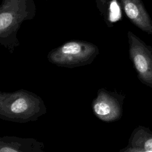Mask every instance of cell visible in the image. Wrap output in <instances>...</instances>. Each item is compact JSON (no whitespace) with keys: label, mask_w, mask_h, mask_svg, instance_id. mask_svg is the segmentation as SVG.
Returning a JSON list of instances; mask_svg holds the SVG:
<instances>
[{"label":"cell","mask_w":152,"mask_h":152,"mask_svg":"<svg viewBox=\"0 0 152 152\" xmlns=\"http://www.w3.org/2000/svg\"><path fill=\"white\" fill-rule=\"evenodd\" d=\"M125 96L116 92L99 90L92 103L94 115L100 120L110 122L119 119L122 115V104Z\"/></svg>","instance_id":"cell-5"},{"label":"cell","mask_w":152,"mask_h":152,"mask_svg":"<svg viewBox=\"0 0 152 152\" xmlns=\"http://www.w3.org/2000/svg\"><path fill=\"white\" fill-rule=\"evenodd\" d=\"M99 54L94 44L83 40H74L65 42L51 50L48 61L57 66L73 68L90 64Z\"/></svg>","instance_id":"cell-3"},{"label":"cell","mask_w":152,"mask_h":152,"mask_svg":"<svg viewBox=\"0 0 152 152\" xmlns=\"http://www.w3.org/2000/svg\"><path fill=\"white\" fill-rule=\"evenodd\" d=\"M128 145L145 151H152V131L143 126H138L132 132Z\"/></svg>","instance_id":"cell-8"},{"label":"cell","mask_w":152,"mask_h":152,"mask_svg":"<svg viewBox=\"0 0 152 152\" xmlns=\"http://www.w3.org/2000/svg\"><path fill=\"white\" fill-rule=\"evenodd\" d=\"M42 142L33 138L4 136L0 139V152H44Z\"/></svg>","instance_id":"cell-7"},{"label":"cell","mask_w":152,"mask_h":152,"mask_svg":"<svg viewBox=\"0 0 152 152\" xmlns=\"http://www.w3.org/2000/svg\"><path fill=\"white\" fill-rule=\"evenodd\" d=\"M34 0H2L0 7V44L12 53L20 42L17 33L25 21L36 15Z\"/></svg>","instance_id":"cell-1"},{"label":"cell","mask_w":152,"mask_h":152,"mask_svg":"<svg viewBox=\"0 0 152 152\" xmlns=\"http://www.w3.org/2000/svg\"><path fill=\"white\" fill-rule=\"evenodd\" d=\"M96 7L98 8L100 14L103 16L104 18H106L107 12V7L108 0H94Z\"/></svg>","instance_id":"cell-9"},{"label":"cell","mask_w":152,"mask_h":152,"mask_svg":"<svg viewBox=\"0 0 152 152\" xmlns=\"http://www.w3.org/2000/svg\"><path fill=\"white\" fill-rule=\"evenodd\" d=\"M129 53L137 76L144 84L152 88V48L132 32L127 33Z\"/></svg>","instance_id":"cell-4"},{"label":"cell","mask_w":152,"mask_h":152,"mask_svg":"<svg viewBox=\"0 0 152 152\" xmlns=\"http://www.w3.org/2000/svg\"><path fill=\"white\" fill-rule=\"evenodd\" d=\"M46 112L42 99L24 90L13 93H1L0 118L5 121L27 122L37 120Z\"/></svg>","instance_id":"cell-2"},{"label":"cell","mask_w":152,"mask_h":152,"mask_svg":"<svg viewBox=\"0 0 152 152\" xmlns=\"http://www.w3.org/2000/svg\"><path fill=\"white\" fill-rule=\"evenodd\" d=\"M120 152H132V151L131 150V149L128 146H126L125 148L122 149L120 151Z\"/></svg>","instance_id":"cell-10"},{"label":"cell","mask_w":152,"mask_h":152,"mask_svg":"<svg viewBox=\"0 0 152 152\" xmlns=\"http://www.w3.org/2000/svg\"><path fill=\"white\" fill-rule=\"evenodd\" d=\"M125 14L138 28L152 34V21L141 0H120Z\"/></svg>","instance_id":"cell-6"}]
</instances>
